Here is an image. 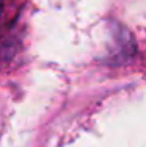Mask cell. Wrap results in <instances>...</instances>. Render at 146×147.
I'll list each match as a JSON object with an SVG mask.
<instances>
[{"mask_svg":"<svg viewBox=\"0 0 146 147\" xmlns=\"http://www.w3.org/2000/svg\"><path fill=\"white\" fill-rule=\"evenodd\" d=\"M3 3H5V0H0V13H2V9H3Z\"/></svg>","mask_w":146,"mask_h":147,"instance_id":"cell-1","label":"cell"}]
</instances>
